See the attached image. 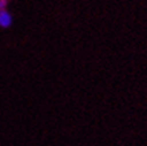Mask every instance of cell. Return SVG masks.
I'll list each match as a JSON object with an SVG mask.
<instances>
[{
  "mask_svg": "<svg viewBox=\"0 0 147 146\" xmlns=\"http://www.w3.org/2000/svg\"><path fill=\"white\" fill-rule=\"evenodd\" d=\"M7 10V0H0V11Z\"/></svg>",
  "mask_w": 147,
  "mask_h": 146,
  "instance_id": "cell-2",
  "label": "cell"
},
{
  "mask_svg": "<svg viewBox=\"0 0 147 146\" xmlns=\"http://www.w3.org/2000/svg\"><path fill=\"white\" fill-rule=\"evenodd\" d=\"M12 24V15L7 10H3V11H0V27L3 28H8L11 27Z\"/></svg>",
  "mask_w": 147,
  "mask_h": 146,
  "instance_id": "cell-1",
  "label": "cell"
}]
</instances>
